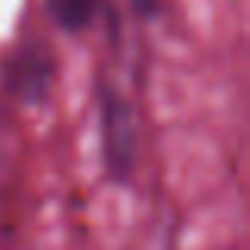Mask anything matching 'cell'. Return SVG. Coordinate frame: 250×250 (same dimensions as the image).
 Wrapping results in <instances>:
<instances>
[{
  "label": "cell",
  "mask_w": 250,
  "mask_h": 250,
  "mask_svg": "<svg viewBox=\"0 0 250 250\" xmlns=\"http://www.w3.org/2000/svg\"><path fill=\"white\" fill-rule=\"evenodd\" d=\"M98 117H102V155L108 171L124 181L133 168V152H136V133H133V114L124 95L114 89H104L98 98Z\"/></svg>",
  "instance_id": "6da1fadb"
},
{
  "label": "cell",
  "mask_w": 250,
  "mask_h": 250,
  "mask_svg": "<svg viewBox=\"0 0 250 250\" xmlns=\"http://www.w3.org/2000/svg\"><path fill=\"white\" fill-rule=\"evenodd\" d=\"M6 83L22 98H42L51 85V57L42 51H19L6 63Z\"/></svg>",
  "instance_id": "7a4b0ae2"
},
{
  "label": "cell",
  "mask_w": 250,
  "mask_h": 250,
  "mask_svg": "<svg viewBox=\"0 0 250 250\" xmlns=\"http://www.w3.org/2000/svg\"><path fill=\"white\" fill-rule=\"evenodd\" d=\"M48 10L54 22L67 32H80L95 19L98 0H48Z\"/></svg>",
  "instance_id": "3957f363"
},
{
  "label": "cell",
  "mask_w": 250,
  "mask_h": 250,
  "mask_svg": "<svg viewBox=\"0 0 250 250\" xmlns=\"http://www.w3.org/2000/svg\"><path fill=\"white\" fill-rule=\"evenodd\" d=\"M133 3H136V10H140V13H152L155 0H133Z\"/></svg>",
  "instance_id": "277c9868"
}]
</instances>
